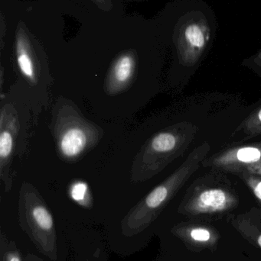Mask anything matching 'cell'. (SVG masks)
Listing matches in <instances>:
<instances>
[{
  "mask_svg": "<svg viewBox=\"0 0 261 261\" xmlns=\"http://www.w3.org/2000/svg\"><path fill=\"white\" fill-rule=\"evenodd\" d=\"M248 171L251 173H256V174H261V162L248 169Z\"/></svg>",
  "mask_w": 261,
  "mask_h": 261,
  "instance_id": "cell-16",
  "label": "cell"
},
{
  "mask_svg": "<svg viewBox=\"0 0 261 261\" xmlns=\"http://www.w3.org/2000/svg\"><path fill=\"white\" fill-rule=\"evenodd\" d=\"M172 232L189 248L196 249L212 248L219 240L218 231L207 225H177L172 230Z\"/></svg>",
  "mask_w": 261,
  "mask_h": 261,
  "instance_id": "cell-8",
  "label": "cell"
},
{
  "mask_svg": "<svg viewBox=\"0 0 261 261\" xmlns=\"http://www.w3.org/2000/svg\"><path fill=\"white\" fill-rule=\"evenodd\" d=\"M17 62L20 73L25 78V81L32 87H36L41 82L39 71L35 65L30 52L28 50L26 44L19 41L17 44Z\"/></svg>",
  "mask_w": 261,
  "mask_h": 261,
  "instance_id": "cell-10",
  "label": "cell"
},
{
  "mask_svg": "<svg viewBox=\"0 0 261 261\" xmlns=\"http://www.w3.org/2000/svg\"><path fill=\"white\" fill-rule=\"evenodd\" d=\"M69 194L75 202L85 207L91 205L92 199L88 185L82 180L72 182L69 187Z\"/></svg>",
  "mask_w": 261,
  "mask_h": 261,
  "instance_id": "cell-12",
  "label": "cell"
},
{
  "mask_svg": "<svg viewBox=\"0 0 261 261\" xmlns=\"http://www.w3.org/2000/svg\"><path fill=\"white\" fill-rule=\"evenodd\" d=\"M208 150L209 146L207 144L196 149L177 170L133 206L121 222L123 234L130 237L150 226L190 176L197 170L199 163Z\"/></svg>",
  "mask_w": 261,
  "mask_h": 261,
  "instance_id": "cell-2",
  "label": "cell"
},
{
  "mask_svg": "<svg viewBox=\"0 0 261 261\" xmlns=\"http://www.w3.org/2000/svg\"><path fill=\"white\" fill-rule=\"evenodd\" d=\"M18 113L13 106L7 103L0 111V179L6 192L13 185L12 167L15 142L19 132Z\"/></svg>",
  "mask_w": 261,
  "mask_h": 261,
  "instance_id": "cell-5",
  "label": "cell"
},
{
  "mask_svg": "<svg viewBox=\"0 0 261 261\" xmlns=\"http://www.w3.org/2000/svg\"><path fill=\"white\" fill-rule=\"evenodd\" d=\"M235 196L222 188H207L195 193L182 203L179 212L182 214L199 216L224 213L237 205Z\"/></svg>",
  "mask_w": 261,
  "mask_h": 261,
  "instance_id": "cell-6",
  "label": "cell"
},
{
  "mask_svg": "<svg viewBox=\"0 0 261 261\" xmlns=\"http://www.w3.org/2000/svg\"><path fill=\"white\" fill-rule=\"evenodd\" d=\"M185 39L192 48L201 50L206 44V35L203 28L198 23H191L185 30Z\"/></svg>",
  "mask_w": 261,
  "mask_h": 261,
  "instance_id": "cell-11",
  "label": "cell"
},
{
  "mask_svg": "<svg viewBox=\"0 0 261 261\" xmlns=\"http://www.w3.org/2000/svg\"><path fill=\"white\" fill-rule=\"evenodd\" d=\"M26 261H43L39 258V257H36L35 255H28L26 257Z\"/></svg>",
  "mask_w": 261,
  "mask_h": 261,
  "instance_id": "cell-17",
  "label": "cell"
},
{
  "mask_svg": "<svg viewBox=\"0 0 261 261\" xmlns=\"http://www.w3.org/2000/svg\"><path fill=\"white\" fill-rule=\"evenodd\" d=\"M245 179L256 197L261 202V178L253 176L251 173V175L245 176Z\"/></svg>",
  "mask_w": 261,
  "mask_h": 261,
  "instance_id": "cell-14",
  "label": "cell"
},
{
  "mask_svg": "<svg viewBox=\"0 0 261 261\" xmlns=\"http://www.w3.org/2000/svg\"><path fill=\"white\" fill-rule=\"evenodd\" d=\"M261 162V146H245L232 149L218 156L215 164L226 169L249 167Z\"/></svg>",
  "mask_w": 261,
  "mask_h": 261,
  "instance_id": "cell-9",
  "label": "cell"
},
{
  "mask_svg": "<svg viewBox=\"0 0 261 261\" xmlns=\"http://www.w3.org/2000/svg\"><path fill=\"white\" fill-rule=\"evenodd\" d=\"M257 245H258V246L261 248V234H259L258 237H257Z\"/></svg>",
  "mask_w": 261,
  "mask_h": 261,
  "instance_id": "cell-18",
  "label": "cell"
},
{
  "mask_svg": "<svg viewBox=\"0 0 261 261\" xmlns=\"http://www.w3.org/2000/svg\"><path fill=\"white\" fill-rule=\"evenodd\" d=\"M50 130L60 159L78 162L104 138V130L87 119L78 106L60 96L52 110Z\"/></svg>",
  "mask_w": 261,
  "mask_h": 261,
  "instance_id": "cell-1",
  "label": "cell"
},
{
  "mask_svg": "<svg viewBox=\"0 0 261 261\" xmlns=\"http://www.w3.org/2000/svg\"><path fill=\"white\" fill-rule=\"evenodd\" d=\"M136 72V58L131 54L120 57L109 70L104 81L106 94L115 96L127 91L134 82Z\"/></svg>",
  "mask_w": 261,
  "mask_h": 261,
  "instance_id": "cell-7",
  "label": "cell"
},
{
  "mask_svg": "<svg viewBox=\"0 0 261 261\" xmlns=\"http://www.w3.org/2000/svg\"><path fill=\"white\" fill-rule=\"evenodd\" d=\"M186 139L185 128L180 125L155 134L146 141L133 158L130 181L145 182L160 173L182 153Z\"/></svg>",
  "mask_w": 261,
  "mask_h": 261,
  "instance_id": "cell-4",
  "label": "cell"
},
{
  "mask_svg": "<svg viewBox=\"0 0 261 261\" xmlns=\"http://www.w3.org/2000/svg\"><path fill=\"white\" fill-rule=\"evenodd\" d=\"M18 211L20 226L38 251L56 260L58 248L53 217L38 190L29 182L21 184Z\"/></svg>",
  "mask_w": 261,
  "mask_h": 261,
  "instance_id": "cell-3",
  "label": "cell"
},
{
  "mask_svg": "<svg viewBox=\"0 0 261 261\" xmlns=\"http://www.w3.org/2000/svg\"><path fill=\"white\" fill-rule=\"evenodd\" d=\"M1 244H0V256L1 261H22L19 250L13 242H9L1 233Z\"/></svg>",
  "mask_w": 261,
  "mask_h": 261,
  "instance_id": "cell-13",
  "label": "cell"
},
{
  "mask_svg": "<svg viewBox=\"0 0 261 261\" xmlns=\"http://www.w3.org/2000/svg\"><path fill=\"white\" fill-rule=\"evenodd\" d=\"M250 122L251 124H255L257 126L261 125V108L251 118Z\"/></svg>",
  "mask_w": 261,
  "mask_h": 261,
  "instance_id": "cell-15",
  "label": "cell"
}]
</instances>
